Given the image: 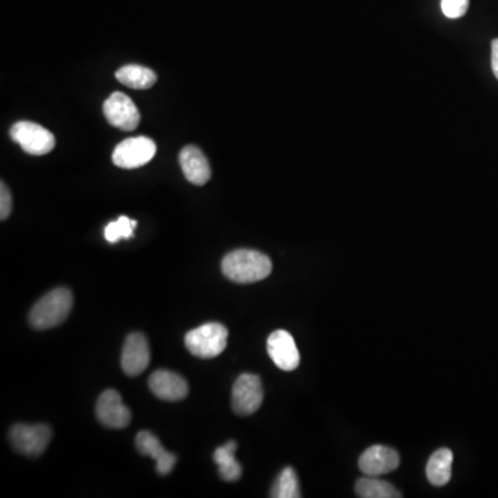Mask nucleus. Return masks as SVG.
<instances>
[{
  "mask_svg": "<svg viewBox=\"0 0 498 498\" xmlns=\"http://www.w3.org/2000/svg\"><path fill=\"white\" fill-rule=\"evenodd\" d=\"M272 270L270 258L254 249H237L227 254L222 260L224 277L233 283H258L269 277Z\"/></svg>",
  "mask_w": 498,
  "mask_h": 498,
  "instance_id": "obj_1",
  "label": "nucleus"
},
{
  "mask_svg": "<svg viewBox=\"0 0 498 498\" xmlns=\"http://www.w3.org/2000/svg\"><path fill=\"white\" fill-rule=\"evenodd\" d=\"M74 304V296L68 288H56L36 302L31 309L30 324L32 329L50 330L66 321Z\"/></svg>",
  "mask_w": 498,
  "mask_h": 498,
  "instance_id": "obj_2",
  "label": "nucleus"
},
{
  "mask_svg": "<svg viewBox=\"0 0 498 498\" xmlns=\"http://www.w3.org/2000/svg\"><path fill=\"white\" fill-rule=\"evenodd\" d=\"M227 331L219 322H208L191 330L185 338L186 348L198 358H213L221 355L227 347Z\"/></svg>",
  "mask_w": 498,
  "mask_h": 498,
  "instance_id": "obj_3",
  "label": "nucleus"
},
{
  "mask_svg": "<svg viewBox=\"0 0 498 498\" xmlns=\"http://www.w3.org/2000/svg\"><path fill=\"white\" fill-rule=\"evenodd\" d=\"M10 136L31 156H46L56 146V139L50 131L28 121L14 123L10 129Z\"/></svg>",
  "mask_w": 498,
  "mask_h": 498,
  "instance_id": "obj_4",
  "label": "nucleus"
},
{
  "mask_svg": "<svg viewBox=\"0 0 498 498\" xmlns=\"http://www.w3.org/2000/svg\"><path fill=\"white\" fill-rule=\"evenodd\" d=\"M51 430L45 424H17L9 433L13 448L23 456L38 457L46 450L51 440Z\"/></svg>",
  "mask_w": 498,
  "mask_h": 498,
  "instance_id": "obj_5",
  "label": "nucleus"
},
{
  "mask_svg": "<svg viewBox=\"0 0 498 498\" xmlns=\"http://www.w3.org/2000/svg\"><path fill=\"white\" fill-rule=\"evenodd\" d=\"M157 146L146 136L131 138L118 144L113 152V162L122 169H136L149 164L156 156Z\"/></svg>",
  "mask_w": 498,
  "mask_h": 498,
  "instance_id": "obj_6",
  "label": "nucleus"
},
{
  "mask_svg": "<svg viewBox=\"0 0 498 498\" xmlns=\"http://www.w3.org/2000/svg\"><path fill=\"white\" fill-rule=\"evenodd\" d=\"M263 402V386L259 376L242 374L234 382L231 406L239 415H251L259 410Z\"/></svg>",
  "mask_w": 498,
  "mask_h": 498,
  "instance_id": "obj_7",
  "label": "nucleus"
},
{
  "mask_svg": "<svg viewBox=\"0 0 498 498\" xmlns=\"http://www.w3.org/2000/svg\"><path fill=\"white\" fill-rule=\"evenodd\" d=\"M105 118L110 125L121 131H131L140 123V113L133 100L121 92L113 93L103 105Z\"/></svg>",
  "mask_w": 498,
  "mask_h": 498,
  "instance_id": "obj_8",
  "label": "nucleus"
},
{
  "mask_svg": "<svg viewBox=\"0 0 498 498\" xmlns=\"http://www.w3.org/2000/svg\"><path fill=\"white\" fill-rule=\"evenodd\" d=\"M95 415L100 424L111 430H123L131 424V412L123 404L121 394L113 389L103 392L102 396L97 400Z\"/></svg>",
  "mask_w": 498,
  "mask_h": 498,
  "instance_id": "obj_9",
  "label": "nucleus"
},
{
  "mask_svg": "<svg viewBox=\"0 0 498 498\" xmlns=\"http://www.w3.org/2000/svg\"><path fill=\"white\" fill-rule=\"evenodd\" d=\"M400 466V457L394 448L386 446H371L361 454L358 468L366 476L379 477L396 471Z\"/></svg>",
  "mask_w": 498,
  "mask_h": 498,
  "instance_id": "obj_10",
  "label": "nucleus"
},
{
  "mask_svg": "<svg viewBox=\"0 0 498 498\" xmlns=\"http://www.w3.org/2000/svg\"><path fill=\"white\" fill-rule=\"evenodd\" d=\"M149 358H151V353H149L146 337L139 332L129 335L121 356L123 373L129 376H140L149 367Z\"/></svg>",
  "mask_w": 498,
  "mask_h": 498,
  "instance_id": "obj_11",
  "label": "nucleus"
},
{
  "mask_svg": "<svg viewBox=\"0 0 498 498\" xmlns=\"http://www.w3.org/2000/svg\"><path fill=\"white\" fill-rule=\"evenodd\" d=\"M267 352L280 370L294 371L298 368L301 356L295 340L290 332L277 330L267 340Z\"/></svg>",
  "mask_w": 498,
  "mask_h": 498,
  "instance_id": "obj_12",
  "label": "nucleus"
},
{
  "mask_svg": "<svg viewBox=\"0 0 498 498\" xmlns=\"http://www.w3.org/2000/svg\"><path fill=\"white\" fill-rule=\"evenodd\" d=\"M149 389L158 399L165 402H179L188 394L186 379L179 374L168 370H158L152 373L149 381Z\"/></svg>",
  "mask_w": 498,
  "mask_h": 498,
  "instance_id": "obj_13",
  "label": "nucleus"
},
{
  "mask_svg": "<svg viewBox=\"0 0 498 498\" xmlns=\"http://www.w3.org/2000/svg\"><path fill=\"white\" fill-rule=\"evenodd\" d=\"M136 448L138 451L143 456L151 457L156 461L157 472L162 476L170 474L174 469L175 464H177V457L174 454L168 453L165 450L164 446L159 442L154 433L149 432V430H141L136 436Z\"/></svg>",
  "mask_w": 498,
  "mask_h": 498,
  "instance_id": "obj_14",
  "label": "nucleus"
},
{
  "mask_svg": "<svg viewBox=\"0 0 498 498\" xmlns=\"http://www.w3.org/2000/svg\"><path fill=\"white\" fill-rule=\"evenodd\" d=\"M180 167L188 182L204 186L211 179V167L208 159L198 147L187 146L180 151Z\"/></svg>",
  "mask_w": 498,
  "mask_h": 498,
  "instance_id": "obj_15",
  "label": "nucleus"
},
{
  "mask_svg": "<svg viewBox=\"0 0 498 498\" xmlns=\"http://www.w3.org/2000/svg\"><path fill=\"white\" fill-rule=\"evenodd\" d=\"M451 466H453V451L448 448H439L428 461V481L433 486H445L451 479Z\"/></svg>",
  "mask_w": 498,
  "mask_h": 498,
  "instance_id": "obj_16",
  "label": "nucleus"
},
{
  "mask_svg": "<svg viewBox=\"0 0 498 498\" xmlns=\"http://www.w3.org/2000/svg\"><path fill=\"white\" fill-rule=\"evenodd\" d=\"M115 78L125 86L136 90H147L157 84L156 72L146 68V67L138 66V64L123 66L115 72Z\"/></svg>",
  "mask_w": 498,
  "mask_h": 498,
  "instance_id": "obj_17",
  "label": "nucleus"
},
{
  "mask_svg": "<svg viewBox=\"0 0 498 498\" xmlns=\"http://www.w3.org/2000/svg\"><path fill=\"white\" fill-rule=\"evenodd\" d=\"M237 443L230 440L226 445L216 448L213 453V461L218 464L219 475L226 482H237L242 475L241 466L237 463L236 454Z\"/></svg>",
  "mask_w": 498,
  "mask_h": 498,
  "instance_id": "obj_18",
  "label": "nucleus"
},
{
  "mask_svg": "<svg viewBox=\"0 0 498 498\" xmlns=\"http://www.w3.org/2000/svg\"><path fill=\"white\" fill-rule=\"evenodd\" d=\"M356 493L361 498H399L402 493L392 486L389 482L381 481L376 476H366L358 479Z\"/></svg>",
  "mask_w": 498,
  "mask_h": 498,
  "instance_id": "obj_19",
  "label": "nucleus"
},
{
  "mask_svg": "<svg viewBox=\"0 0 498 498\" xmlns=\"http://www.w3.org/2000/svg\"><path fill=\"white\" fill-rule=\"evenodd\" d=\"M270 495L275 498L301 497L298 476H296V472L293 468H285L281 471V474L276 479V484L272 487Z\"/></svg>",
  "mask_w": 498,
  "mask_h": 498,
  "instance_id": "obj_20",
  "label": "nucleus"
},
{
  "mask_svg": "<svg viewBox=\"0 0 498 498\" xmlns=\"http://www.w3.org/2000/svg\"><path fill=\"white\" fill-rule=\"evenodd\" d=\"M138 222L131 221L128 216H121L118 221L111 222L104 229V237L111 244L120 241V240H129L133 237Z\"/></svg>",
  "mask_w": 498,
  "mask_h": 498,
  "instance_id": "obj_21",
  "label": "nucleus"
},
{
  "mask_svg": "<svg viewBox=\"0 0 498 498\" xmlns=\"http://www.w3.org/2000/svg\"><path fill=\"white\" fill-rule=\"evenodd\" d=\"M440 6L446 17L457 20L464 17L468 12L469 0H442Z\"/></svg>",
  "mask_w": 498,
  "mask_h": 498,
  "instance_id": "obj_22",
  "label": "nucleus"
},
{
  "mask_svg": "<svg viewBox=\"0 0 498 498\" xmlns=\"http://www.w3.org/2000/svg\"><path fill=\"white\" fill-rule=\"evenodd\" d=\"M13 208V198L10 195L9 187L5 185V182H2L0 185V219L5 221V219L9 218L10 213H12Z\"/></svg>",
  "mask_w": 498,
  "mask_h": 498,
  "instance_id": "obj_23",
  "label": "nucleus"
},
{
  "mask_svg": "<svg viewBox=\"0 0 498 498\" xmlns=\"http://www.w3.org/2000/svg\"><path fill=\"white\" fill-rule=\"evenodd\" d=\"M492 68L493 74L498 79V40L492 42Z\"/></svg>",
  "mask_w": 498,
  "mask_h": 498,
  "instance_id": "obj_24",
  "label": "nucleus"
}]
</instances>
